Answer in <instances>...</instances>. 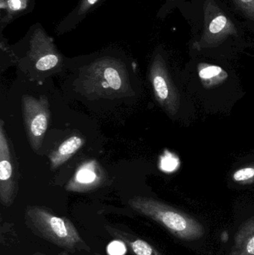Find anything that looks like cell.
Here are the masks:
<instances>
[{
	"instance_id": "cell-10",
	"label": "cell",
	"mask_w": 254,
	"mask_h": 255,
	"mask_svg": "<svg viewBox=\"0 0 254 255\" xmlns=\"http://www.w3.org/2000/svg\"><path fill=\"white\" fill-rule=\"evenodd\" d=\"M107 233L116 241L123 242L134 255H161L151 244L133 234L113 225L104 226Z\"/></svg>"
},
{
	"instance_id": "cell-4",
	"label": "cell",
	"mask_w": 254,
	"mask_h": 255,
	"mask_svg": "<svg viewBox=\"0 0 254 255\" xmlns=\"http://www.w3.org/2000/svg\"><path fill=\"white\" fill-rule=\"evenodd\" d=\"M26 46L25 58L35 70L49 71L62 64L63 58L54 39L40 23L33 25L22 40Z\"/></svg>"
},
{
	"instance_id": "cell-14",
	"label": "cell",
	"mask_w": 254,
	"mask_h": 255,
	"mask_svg": "<svg viewBox=\"0 0 254 255\" xmlns=\"http://www.w3.org/2000/svg\"><path fill=\"white\" fill-rule=\"evenodd\" d=\"M98 1L99 0H80L76 8L60 22L56 28L57 34L60 35L76 28Z\"/></svg>"
},
{
	"instance_id": "cell-3",
	"label": "cell",
	"mask_w": 254,
	"mask_h": 255,
	"mask_svg": "<svg viewBox=\"0 0 254 255\" xmlns=\"http://www.w3.org/2000/svg\"><path fill=\"white\" fill-rule=\"evenodd\" d=\"M134 211L161 224L177 238L198 239L204 235L202 226L181 211L152 198L135 196L128 201Z\"/></svg>"
},
{
	"instance_id": "cell-13",
	"label": "cell",
	"mask_w": 254,
	"mask_h": 255,
	"mask_svg": "<svg viewBox=\"0 0 254 255\" xmlns=\"http://www.w3.org/2000/svg\"><path fill=\"white\" fill-rule=\"evenodd\" d=\"M198 75L203 87L206 89L217 88L226 82L228 73L219 66L207 63L198 64Z\"/></svg>"
},
{
	"instance_id": "cell-9",
	"label": "cell",
	"mask_w": 254,
	"mask_h": 255,
	"mask_svg": "<svg viewBox=\"0 0 254 255\" xmlns=\"http://www.w3.org/2000/svg\"><path fill=\"white\" fill-rule=\"evenodd\" d=\"M104 171L96 160L82 163L66 186L67 191L86 193L101 187L105 181Z\"/></svg>"
},
{
	"instance_id": "cell-18",
	"label": "cell",
	"mask_w": 254,
	"mask_h": 255,
	"mask_svg": "<svg viewBox=\"0 0 254 255\" xmlns=\"http://www.w3.org/2000/svg\"><path fill=\"white\" fill-rule=\"evenodd\" d=\"M246 253L249 255H254V236L250 238L246 244Z\"/></svg>"
},
{
	"instance_id": "cell-11",
	"label": "cell",
	"mask_w": 254,
	"mask_h": 255,
	"mask_svg": "<svg viewBox=\"0 0 254 255\" xmlns=\"http://www.w3.org/2000/svg\"><path fill=\"white\" fill-rule=\"evenodd\" d=\"M85 139L79 136H73L66 139L49 155L50 167L52 170L58 169L67 162L85 144Z\"/></svg>"
},
{
	"instance_id": "cell-7",
	"label": "cell",
	"mask_w": 254,
	"mask_h": 255,
	"mask_svg": "<svg viewBox=\"0 0 254 255\" xmlns=\"http://www.w3.org/2000/svg\"><path fill=\"white\" fill-rule=\"evenodd\" d=\"M149 80L158 104L169 116H175L180 108V95L160 53L156 54L151 63Z\"/></svg>"
},
{
	"instance_id": "cell-16",
	"label": "cell",
	"mask_w": 254,
	"mask_h": 255,
	"mask_svg": "<svg viewBox=\"0 0 254 255\" xmlns=\"http://www.w3.org/2000/svg\"><path fill=\"white\" fill-rule=\"evenodd\" d=\"M234 1L247 18L254 21V0H234Z\"/></svg>"
},
{
	"instance_id": "cell-12",
	"label": "cell",
	"mask_w": 254,
	"mask_h": 255,
	"mask_svg": "<svg viewBox=\"0 0 254 255\" xmlns=\"http://www.w3.org/2000/svg\"><path fill=\"white\" fill-rule=\"evenodd\" d=\"M34 5V0H0L1 29L15 18L29 12Z\"/></svg>"
},
{
	"instance_id": "cell-17",
	"label": "cell",
	"mask_w": 254,
	"mask_h": 255,
	"mask_svg": "<svg viewBox=\"0 0 254 255\" xmlns=\"http://www.w3.org/2000/svg\"><path fill=\"white\" fill-rule=\"evenodd\" d=\"M125 247L126 246L122 241H114L109 245L107 252L110 255H122L125 253Z\"/></svg>"
},
{
	"instance_id": "cell-20",
	"label": "cell",
	"mask_w": 254,
	"mask_h": 255,
	"mask_svg": "<svg viewBox=\"0 0 254 255\" xmlns=\"http://www.w3.org/2000/svg\"><path fill=\"white\" fill-rule=\"evenodd\" d=\"M32 255H46L43 254V253H34ZM67 255L64 254V253H61V254H58V255Z\"/></svg>"
},
{
	"instance_id": "cell-15",
	"label": "cell",
	"mask_w": 254,
	"mask_h": 255,
	"mask_svg": "<svg viewBox=\"0 0 254 255\" xmlns=\"http://www.w3.org/2000/svg\"><path fill=\"white\" fill-rule=\"evenodd\" d=\"M233 179L237 184L247 185L254 183V163L237 169L233 174Z\"/></svg>"
},
{
	"instance_id": "cell-19",
	"label": "cell",
	"mask_w": 254,
	"mask_h": 255,
	"mask_svg": "<svg viewBox=\"0 0 254 255\" xmlns=\"http://www.w3.org/2000/svg\"><path fill=\"white\" fill-rule=\"evenodd\" d=\"M228 238H229V236H228V234L226 232H223V233H222V236H221L222 241L225 243L228 241Z\"/></svg>"
},
{
	"instance_id": "cell-6",
	"label": "cell",
	"mask_w": 254,
	"mask_h": 255,
	"mask_svg": "<svg viewBox=\"0 0 254 255\" xmlns=\"http://www.w3.org/2000/svg\"><path fill=\"white\" fill-rule=\"evenodd\" d=\"M19 170L13 145L4 129V121L0 123V201L4 207L14 202L18 191Z\"/></svg>"
},
{
	"instance_id": "cell-8",
	"label": "cell",
	"mask_w": 254,
	"mask_h": 255,
	"mask_svg": "<svg viewBox=\"0 0 254 255\" xmlns=\"http://www.w3.org/2000/svg\"><path fill=\"white\" fill-rule=\"evenodd\" d=\"M204 11V26L202 37L194 44V48L201 50L222 43L230 35H235L237 28L234 22L213 1H209Z\"/></svg>"
},
{
	"instance_id": "cell-1",
	"label": "cell",
	"mask_w": 254,
	"mask_h": 255,
	"mask_svg": "<svg viewBox=\"0 0 254 255\" xmlns=\"http://www.w3.org/2000/svg\"><path fill=\"white\" fill-rule=\"evenodd\" d=\"M79 85L82 94L89 99H116L134 95L125 62L110 55L99 57L82 67Z\"/></svg>"
},
{
	"instance_id": "cell-21",
	"label": "cell",
	"mask_w": 254,
	"mask_h": 255,
	"mask_svg": "<svg viewBox=\"0 0 254 255\" xmlns=\"http://www.w3.org/2000/svg\"><path fill=\"white\" fill-rule=\"evenodd\" d=\"M95 255H100V254H98V253H96V254H95Z\"/></svg>"
},
{
	"instance_id": "cell-5",
	"label": "cell",
	"mask_w": 254,
	"mask_h": 255,
	"mask_svg": "<svg viewBox=\"0 0 254 255\" xmlns=\"http://www.w3.org/2000/svg\"><path fill=\"white\" fill-rule=\"evenodd\" d=\"M22 113L28 142L36 152L41 147L49 127L50 109L47 97L22 96Z\"/></svg>"
},
{
	"instance_id": "cell-2",
	"label": "cell",
	"mask_w": 254,
	"mask_h": 255,
	"mask_svg": "<svg viewBox=\"0 0 254 255\" xmlns=\"http://www.w3.org/2000/svg\"><path fill=\"white\" fill-rule=\"evenodd\" d=\"M25 224L42 239L70 253L88 251L90 248L67 217H60L46 208L29 206L25 211Z\"/></svg>"
}]
</instances>
